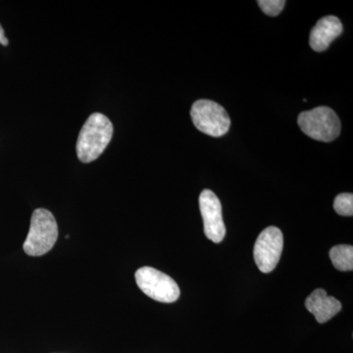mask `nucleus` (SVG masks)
Returning a JSON list of instances; mask_svg holds the SVG:
<instances>
[{
	"label": "nucleus",
	"mask_w": 353,
	"mask_h": 353,
	"mask_svg": "<svg viewBox=\"0 0 353 353\" xmlns=\"http://www.w3.org/2000/svg\"><path fill=\"white\" fill-rule=\"evenodd\" d=\"M113 136L111 121L101 113H94L88 118L79 134L77 155L83 163H90L106 150Z\"/></svg>",
	"instance_id": "nucleus-1"
},
{
	"label": "nucleus",
	"mask_w": 353,
	"mask_h": 353,
	"mask_svg": "<svg viewBox=\"0 0 353 353\" xmlns=\"http://www.w3.org/2000/svg\"><path fill=\"white\" fill-rule=\"evenodd\" d=\"M58 238V226L54 216L48 209H36L32 213L24 252L30 256H41L51 250Z\"/></svg>",
	"instance_id": "nucleus-2"
},
{
	"label": "nucleus",
	"mask_w": 353,
	"mask_h": 353,
	"mask_svg": "<svg viewBox=\"0 0 353 353\" xmlns=\"http://www.w3.org/2000/svg\"><path fill=\"white\" fill-rule=\"evenodd\" d=\"M301 131L311 139L319 141H334L340 136V118L327 106H320L299 114L297 119Z\"/></svg>",
	"instance_id": "nucleus-3"
},
{
	"label": "nucleus",
	"mask_w": 353,
	"mask_h": 353,
	"mask_svg": "<svg viewBox=\"0 0 353 353\" xmlns=\"http://www.w3.org/2000/svg\"><path fill=\"white\" fill-rule=\"evenodd\" d=\"M190 117L199 131L214 138L224 136L231 126V120L224 108L208 99L192 104Z\"/></svg>",
	"instance_id": "nucleus-4"
},
{
	"label": "nucleus",
	"mask_w": 353,
	"mask_h": 353,
	"mask_svg": "<svg viewBox=\"0 0 353 353\" xmlns=\"http://www.w3.org/2000/svg\"><path fill=\"white\" fill-rule=\"evenodd\" d=\"M134 277L141 292L159 303H175L180 296V289L175 281L152 267L139 268Z\"/></svg>",
	"instance_id": "nucleus-5"
},
{
	"label": "nucleus",
	"mask_w": 353,
	"mask_h": 353,
	"mask_svg": "<svg viewBox=\"0 0 353 353\" xmlns=\"http://www.w3.org/2000/svg\"><path fill=\"white\" fill-rule=\"evenodd\" d=\"M284 248V236L277 227H268L260 233L255 241L253 255L262 273H271L276 268Z\"/></svg>",
	"instance_id": "nucleus-6"
},
{
	"label": "nucleus",
	"mask_w": 353,
	"mask_h": 353,
	"mask_svg": "<svg viewBox=\"0 0 353 353\" xmlns=\"http://www.w3.org/2000/svg\"><path fill=\"white\" fill-rule=\"evenodd\" d=\"M199 208L203 220L204 234L213 243H219L226 236L223 220L222 204L210 190H204L199 196Z\"/></svg>",
	"instance_id": "nucleus-7"
},
{
	"label": "nucleus",
	"mask_w": 353,
	"mask_h": 353,
	"mask_svg": "<svg viewBox=\"0 0 353 353\" xmlns=\"http://www.w3.org/2000/svg\"><path fill=\"white\" fill-rule=\"evenodd\" d=\"M343 24L336 16H326L316 23L310 32L309 43L311 48L317 52H322L329 48L334 39L343 32Z\"/></svg>",
	"instance_id": "nucleus-8"
},
{
	"label": "nucleus",
	"mask_w": 353,
	"mask_h": 353,
	"mask_svg": "<svg viewBox=\"0 0 353 353\" xmlns=\"http://www.w3.org/2000/svg\"><path fill=\"white\" fill-rule=\"evenodd\" d=\"M305 307L315 316L316 321L323 324L338 314L343 305L334 296H329L326 290L317 289L306 299Z\"/></svg>",
	"instance_id": "nucleus-9"
},
{
	"label": "nucleus",
	"mask_w": 353,
	"mask_h": 353,
	"mask_svg": "<svg viewBox=\"0 0 353 353\" xmlns=\"http://www.w3.org/2000/svg\"><path fill=\"white\" fill-rule=\"evenodd\" d=\"M330 259L339 271H352L353 248L352 245H336L330 250Z\"/></svg>",
	"instance_id": "nucleus-10"
},
{
	"label": "nucleus",
	"mask_w": 353,
	"mask_h": 353,
	"mask_svg": "<svg viewBox=\"0 0 353 353\" xmlns=\"http://www.w3.org/2000/svg\"><path fill=\"white\" fill-rule=\"evenodd\" d=\"M334 209L339 215H353V194H340L336 196L334 201Z\"/></svg>",
	"instance_id": "nucleus-11"
},
{
	"label": "nucleus",
	"mask_w": 353,
	"mask_h": 353,
	"mask_svg": "<svg viewBox=\"0 0 353 353\" xmlns=\"http://www.w3.org/2000/svg\"><path fill=\"white\" fill-rule=\"evenodd\" d=\"M257 3L265 14L275 17L282 12L285 1V0H259Z\"/></svg>",
	"instance_id": "nucleus-12"
},
{
	"label": "nucleus",
	"mask_w": 353,
	"mask_h": 353,
	"mask_svg": "<svg viewBox=\"0 0 353 353\" xmlns=\"http://www.w3.org/2000/svg\"><path fill=\"white\" fill-rule=\"evenodd\" d=\"M8 43L9 41L6 37V32H4L3 28L0 25V43H1L2 46H8Z\"/></svg>",
	"instance_id": "nucleus-13"
}]
</instances>
